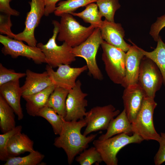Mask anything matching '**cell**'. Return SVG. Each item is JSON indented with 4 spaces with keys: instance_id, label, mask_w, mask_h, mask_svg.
Wrapping results in <instances>:
<instances>
[{
    "instance_id": "cell-11",
    "label": "cell",
    "mask_w": 165,
    "mask_h": 165,
    "mask_svg": "<svg viewBox=\"0 0 165 165\" xmlns=\"http://www.w3.org/2000/svg\"><path fill=\"white\" fill-rule=\"evenodd\" d=\"M29 3L31 9L27 14L24 29L22 32L14 34L13 38L24 41L28 45L35 46H37V41L34 31L44 15L45 5L44 0H31Z\"/></svg>"
},
{
    "instance_id": "cell-9",
    "label": "cell",
    "mask_w": 165,
    "mask_h": 165,
    "mask_svg": "<svg viewBox=\"0 0 165 165\" xmlns=\"http://www.w3.org/2000/svg\"><path fill=\"white\" fill-rule=\"evenodd\" d=\"M0 42L3 45L2 53L13 58L19 56L31 59L37 64L46 63L45 55L37 46H31L24 44L22 41L0 35Z\"/></svg>"
},
{
    "instance_id": "cell-1",
    "label": "cell",
    "mask_w": 165,
    "mask_h": 165,
    "mask_svg": "<svg viewBox=\"0 0 165 165\" xmlns=\"http://www.w3.org/2000/svg\"><path fill=\"white\" fill-rule=\"evenodd\" d=\"M62 130L59 136L55 139L53 145L64 150L68 164L71 165L75 157L88 147L89 144L95 139L98 134L87 136L81 134L82 129L87 124L84 119L67 121L62 117Z\"/></svg>"
},
{
    "instance_id": "cell-4",
    "label": "cell",
    "mask_w": 165,
    "mask_h": 165,
    "mask_svg": "<svg viewBox=\"0 0 165 165\" xmlns=\"http://www.w3.org/2000/svg\"><path fill=\"white\" fill-rule=\"evenodd\" d=\"M95 28L92 25L88 27L83 26L72 14L65 13L61 16L57 39L74 47L85 41Z\"/></svg>"
},
{
    "instance_id": "cell-20",
    "label": "cell",
    "mask_w": 165,
    "mask_h": 165,
    "mask_svg": "<svg viewBox=\"0 0 165 165\" xmlns=\"http://www.w3.org/2000/svg\"><path fill=\"white\" fill-rule=\"evenodd\" d=\"M106 133L98 138L103 140L116 135L124 133L129 135L133 134L131 123L127 117L124 109L110 122Z\"/></svg>"
},
{
    "instance_id": "cell-31",
    "label": "cell",
    "mask_w": 165,
    "mask_h": 165,
    "mask_svg": "<svg viewBox=\"0 0 165 165\" xmlns=\"http://www.w3.org/2000/svg\"><path fill=\"white\" fill-rule=\"evenodd\" d=\"M22 126L19 125L7 132L0 134V160L6 162L10 157L7 150V146L10 138L16 134L21 132Z\"/></svg>"
},
{
    "instance_id": "cell-2",
    "label": "cell",
    "mask_w": 165,
    "mask_h": 165,
    "mask_svg": "<svg viewBox=\"0 0 165 165\" xmlns=\"http://www.w3.org/2000/svg\"><path fill=\"white\" fill-rule=\"evenodd\" d=\"M53 34L47 43L37 44V46L44 53L46 63L53 68L58 67L61 64H69L76 60V57L72 52L73 47L65 42L58 45L56 39L58 33L60 23L53 20Z\"/></svg>"
},
{
    "instance_id": "cell-18",
    "label": "cell",
    "mask_w": 165,
    "mask_h": 165,
    "mask_svg": "<svg viewBox=\"0 0 165 165\" xmlns=\"http://www.w3.org/2000/svg\"><path fill=\"white\" fill-rule=\"evenodd\" d=\"M0 95L13 109L18 119H22L24 115L20 104L22 94L19 80L11 81L0 86Z\"/></svg>"
},
{
    "instance_id": "cell-16",
    "label": "cell",
    "mask_w": 165,
    "mask_h": 165,
    "mask_svg": "<svg viewBox=\"0 0 165 165\" xmlns=\"http://www.w3.org/2000/svg\"><path fill=\"white\" fill-rule=\"evenodd\" d=\"M103 40L110 44L127 52L131 46L124 40L125 31L120 24L105 19L100 28Z\"/></svg>"
},
{
    "instance_id": "cell-25",
    "label": "cell",
    "mask_w": 165,
    "mask_h": 165,
    "mask_svg": "<svg viewBox=\"0 0 165 165\" xmlns=\"http://www.w3.org/2000/svg\"><path fill=\"white\" fill-rule=\"evenodd\" d=\"M85 7V9L81 12H73L70 14L80 18L84 22L90 24V25L94 26L95 28H100L103 21L96 3H92Z\"/></svg>"
},
{
    "instance_id": "cell-17",
    "label": "cell",
    "mask_w": 165,
    "mask_h": 165,
    "mask_svg": "<svg viewBox=\"0 0 165 165\" xmlns=\"http://www.w3.org/2000/svg\"><path fill=\"white\" fill-rule=\"evenodd\" d=\"M25 73V80L21 87L22 96L36 93L53 84L46 71L39 73L28 69Z\"/></svg>"
},
{
    "instance_id": "cell-12",
    "label": "cell",
    "mask_w": 165,
    "mask_h": 165,
    "mask_svg": "<svg viewBox=\"0 0 165 165\" xmlns=\"http://www.w3.org/2000/svg\"><path fill=\"white\" fill-rule=\"evenodd\" d=\"M82 84L78 80L75 86L69 91L66 102V114L64 119L67 121H78L84 119L88 105L85 97L88 94L81 88Z\"/></svg>"
},
{
    "instance_id": "cell-36",
    "label": "cell",
    "mask_w": 165,
    "mask_h": 165,
    "mask_svg": "<svg viewBox=\"0 0 165 165\" xmlns=\"http://www.w3.org/2000/svg\"><path fill=\"white\" fill-rule=\"evenodd\" d=\"M12 0H0V11L2 13L11 16H18L20 13L10 6L9 3Z\"/></svg>"
},
{
    "instance_id": "cell-13",
    "label": "cell",
    "mask_w": 165,
    "mask_h": 165,
    "mask_svg": "<svg viewBox=\"0 0 165 165\" xmlns=\"http://www.w3.org/2000/svg\"><path fill=\"white\" fill-rule=\"evenodd\" d=\"M58 68L55 71L47 64L45 69L53 84L68 90L75 86L77 78L88 70L86 65L81 67L73 68L69 64H63L60 65Z\"/></svg>"
},
{
    "instance_id": "cell-32",
    "label": "cell",
    "mask_w": 165,
    "mask_h": 165,
    "mask_svg": "<svg viewBox=\"0 0 165 165\" xmlns=\"http://www.w3.org/2000/svg\"><path fill=\"white\" fill-rule=\"evenodd\" d=\"M25 76V73L16 72L13 69L7 68L0 63V86L8 82L19 80Z\"/></svg>"
},
{
    "instance_id": "cell-15",
    "label": "cell",
    "mask_w": 165,
    "mask_h": 165,
    "mask_svg": "<svg viewBox=\"0 0 165 165\" xmlns=\"http://www.w3.org/2000/svg\"><path fill=\"white\" fill-rule=\"evenodd\" d=\"M130 42L133 46H130L126 54V75L121 85L124 88L138 83L141 62L144 56L139 47Z\"/></svg>"
},
{
    "instance_id": "cell-23",
    "label": "cell",
    "mask_w": 165,
    "mask_h": 165,
    "mask_svg": "<svg viewBox=\"0 0 165 165\" xmlns=\"http://www.w3.org/2000/svg\"><path fill=\"white\" fill-rule=\"evenodd\" d=\"M15 114L13 109L0 95V128L3 133L16 127Z\"/></svg>"
},
{
    "instance_id": "cell-30",
    "label": "cell",
    "mask_w": 165,
    "mask_h": 165,
    "mask_svg": "<svg viewBox=\"0 0 165 165\" xmlns=\"http://www.w3.org/2000/svg\"><path fill=\"white\" fill-rule=\"evenodd\" d=\"M76 161L81 165H99L103 161L101 155L94 146L86 149L76 156Z\"/></svg>"
},
{
    "instance_id": "cell-24",
    "label": "cell",
    "mask_w": 165,
    "mask_h": 165,
    "mask_svg": "<svg viewBox=\"0 0 165 165\" xmlns=\"http://www.w3.org/2000/svg\"><path fill=\"white\" fill-rule=\"evenodd\" d=\"M156 48L151 52L145 51L139 48L144 55L152 60L159 68L163 77L165 86V43L159 36Z\"/></svg>"
},
{
    "instance_id": "cell-27",
    "label": "cell",
    "mask_w": 165,
    "mask_h": 165,
    "mask_svg": "<svg viewBox=\"0 0 165 165\" xmlns=\"http://www.w3.org/2000/svg\"><path fill=\"white\" fill-rule=\"evenodd\" d=\"M98 0H66L60 2L54 13L55 15L60 16L63 14L74 12L80 7L86 6Z\"/></svg>"
},
{
    "instance_id": "cell-22",
    "label": "cell",
    "mask_w": 165,
    "mask_h": 165,
    "mask_svg": "<svg viewBox=\"0 0 165 165\" xmlns=\"http://www.w3.org/2000/svg\"><path fill=\"white\" fill-rule=\"evenodd\" d=\"M69 90L55 86L46 106L52 108L60 116L65 117L66 100Z\"/></svg>"
},
{
    "instance_id": "cell-14",
    "label": "cell",
    "mask_w": 165,
    "mask_h": 165,
    "mask_svg": "<svg viewBox=\"0 0 165 165\" xmlns=\"http://www.w3.org/2000/svg\"><path fill=\"white\" fill-rule=\"evenodd\" d=\"M146 97L145 91L138 83L125 88L122 96L124 109L131 123L139 111Z\"/></svg>"
},
{
    "instance_id": "cell-6",
    "label": "cell",
    "mask_w": 165,
    "mask_h": 165,
    "mask_svg": "<svg viewBox=\"0 0 165 165\" xmlns=\"http://www.w3.org/2000/svg\"><path fill=\"white\" fill-rule=\"evenodd\" d=\"M101 46L103 50L102 59L108 76L114 83L121 85L126 75V53L104 40Z\"/></svg>"
},
{
    "instance_id": "cell-33",
    "label": "cell",
    "mask_w": 165,
    "mask_h": 165,
    "mask_svg": "<svg viewBox=\"0 0 165 165\" xmlns=\"http://www.w3.org/2000/svg\"><path fill=\"white\" fill-rule=\"evenodd\" d=\"M11 15L2 13L0 15V32L12 38H14V34L11 30L12 24L10 19Z\"/></svg>"
},
{
    "instance_id": "cell-28",
    "label": "cell",
    "mask_w": 165,
    "mask_h": 165,
    "mask_svg": "<svg viewBox=\"0 0 165 165\" xmlns=\"http://www.w3.org/2000/svg\"><path fill=\"white\" fill-rule=\"evenodd\" d=\"M44 157V154L38 151L35 150L25 156L10 157L4 165H37L41 163Z\"/></svg>"
},
{
    "instance_id": "cell-21",
    "label": "cell",
    "mask_w": 165,
    "mask_h": 165,
    "mask_svg": "<svg viewBox=\"0 0 165 165\" xmlns=\"http://www.w3.org/2000/svg\"><path fill=\"white\" fill-rule=\"evenodd\" d=\"M34 142L28 136L21 132L18 133L9 139L7 150L10 157L16 156L25 152H31L35 150Z\"/></svg>"
},
{
    "instance_id": "cell-8",
    "label": "cell",
    "mask_w": 165,
    "mask_h": 165,
    "mask_svg": "<svg viewBox=\"0 0 165 165\" xmlns=\"http://www.w3.org/2000/svg\"><path fill=\"white\" fill-rule=\"evenodd\" d=\"M138 83L144 90L146 96L153 99L163 83L162 74L157 65L145 56L141 62Z\"/></svg>"
},
{
    "instance_id": "cell-26",
    "label": "cell",
    "mask_w": 165,
    "mask_h": 165,
    "mask_svg": "<svg viewBox=\"0 0 165 165\" xmlns=\"http://www.w3.org/2000/svg\"><path fill=\"white\" fill-rule=\"evenodd\" d=\"M36 116L42 117L48 121L51 125L55 134H60L62 128V117L54 109L45 106L38 112Z\"/></svg>"
},
{
    "instance_id": "cell-5",
    "label": "cell",
    "mask_w": 165,
    "mask_h": 165,
    "mask_svg": "<svg viewBox=\"0 0 165 165\" xmlns=\"http://www.w3.org/2000/svg\"><path fill=\"white\" fill-rule=\"evenodd\" d=\"M100 28H96L91 34L79 45L73 47L72 52L76 57H80L86 61L88 73L97 80L103 79V74L98 67L96 55L103 41Z\"/></svg>"
},
{
    "instance_id": "cell-29",
    "label": "cell",
    "mask_w": 165,
    "mask_h": 165,
    "mask_svg": "<svg viewBox=\"0 0 165 165\" xmlns=\"http://www.w3.org/2000/svg\"><path fill=\"white\" fill-rule=\"evenodd\" d=\"M96 2L101 16L108 21L114 22L115 12L121 6L119 0H98Z\"/></svg>"
},
{
    "instance_id": "cell-19",
    "label": "cell",
    "mask_w": 165,
    "mask_h": 165,
    "mask_svg": "<svg viewBox=\"0 0 165 165\" xmlns=\"http://www.w3.org/2000/svg\"><path fill=\"white\" fill-rule=\"evenodd\" d=\"M55 87V86L52 84L36 93L22 96L26 102V109L27 113L29 116L34 117L36 116L38 112L46 106Z\"/></svg>"
},
{
    "instance_id": "cell-35",
    "label": "cell",
    "mask_w": 165,
    "mask_h": 165,
    "mask_svg": "<svg viewBox=\"0 0 165 165\" xmlns=\"http://www.w3.org/2000/svg\"><path fill=\"white\" fill-rule=\"evenodd\" d=\"M164 27L165 15L158 18L156 21L151 27L150 34L155 41H157L159 37V32Z\"/></svg>"
},
{
    "instance_id": "cell-3",
    "label": "cell",
    "mask_w": 165,
    "mask_h": 165,
    "mask_svg": "<svg viewBox=\"0 0 165 165\" xmlns=\"http://www.w3.org/2000/svg\"><path fill=\"white\" fill-rule=\"evenodd\" d=\"M143 140L136 134L129 135L122 133L105 140H94L93 144L107 165H117V155L122 148L130 144L139 143Z\"/></svg>"
},
{
    "instance_id": "cell-7",
    "label": "cell",
    "mask_w": 165,
    "mask_h": 165,
    "mask_svg": "<svg viewBox=\"0 0 165 165\" xmlns=\"http://www.w3.org/2000/svg\"><path fill=\"white\" fill-rule=\"evenodd\" d=\"M157 105L154 99L146 97L135 119L131 123L133 134H136L144 140L158 141L160 135L156 131L153 122V115Z\"/></svg>"
},
{
    "instance_id": "cell-10",
    "label": "cell",
    "mask_w": 165,
    "mask_h": 165,
    "mask_svg": "<svg viewBox=\"0 0 165 165\" xmlns=\"http://www.w3.org/2000/svg\"><path fill=\"white\" fill-rule=\"evenodd\" d=\"M120 113L111 104L93 108L84 118L87 124L83 134L87 136L93 132L106 130L111 120Z\"/></svg>"
},
{
    "instance_id": "cell-37",
    "label": "cell",
    "mask_w": 165,
    "mask_h": 165,
    "mask_svg": "<svg viewBox=\"0 0 165 165\" xmlns=\"http://www.w3.org/2000/svg\"><path fill=\"white\" fill-rule=\"evenodd\" d=\"M45 3V12L44 15L48 16L55 10L57 3L60 0H44Z\"/></svg>"
},
{
    "instance_id": "cell-34",
    "label": "cell",
    "mask_w": 165,
    "mask_h": 165,
    "mask_svg": "<svg viewBox=\"0 0 165 165\" xmlns=\"http://www.w3.org/2000/svg\"><path fill=\"white\" fill-rule=\"evenodd\" d=\"M159 148L154 158L156 165H160L165 162V133L161 132L160 138L158 141Z\"/></svg>"
}]
</instances>
